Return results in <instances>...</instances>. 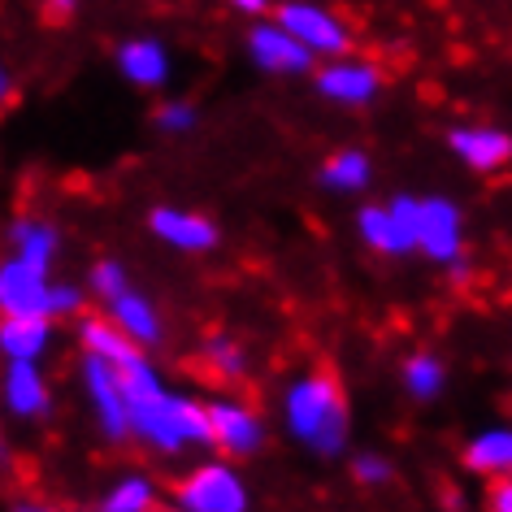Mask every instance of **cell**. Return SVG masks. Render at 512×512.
Returning a JSON list of instances; mask_svg holds the SVG:
<instances>
[{
    "label": "cell",
    "mask_w": 512,
    "mask_h": 512,
    "mask_svg": "<svg viewBox=\"0 0 512 512\" xmlns=\"http://www.w3.org/2000/svg\"><path fill=\"white\" fill-rule=\"evenodd\" d=\"M283 421L291 439L317 456H339L348 447V404L330 374H304L283 395Z\"/></svg>",
    "instance_id": "cell-1"
},
{
    "label": "cell",
    "mask_w": 512,
    "mask_h": 512,
    "mask_svg": "<svg viewBox=\"0 0 512 512\" xmlns=\"http://www.w3.org/2000/svg\"><path fill=\"white\" fill-rule=\"evenodd\" d=\"M131 439L161 456H174L183 447H213V417L209 404H196L174 391H152L131 400Z\"/></svg>",
    "instance_id": "cell-2"
},
{
    "label": "cell",
    "mask_w": 512,
    "mask_h": 512,
    "mask_svg": "<svg viewBox=\"0 0 512 512\" xmlns=\"http://www.w3.org/2000/svg\"><path fill=\"white\" fill-rule=\"evenodd\" d=\"M83 391L87 404L96 413V426L109 443H126L131 439V395L122 387L118 365L105 361V356L83 352Z\"/></svg>",
    "instance_id": "cell-3"
},
{
    "label": "cell",
    "mask_w": 512,
    "mask_h": 512,
    "mask_svg": "<svg viewBox=\"0 0 512 512\" xmlns=\"http://www.w3.org/2000/svg\"><path fill=\"white\" fill-rule=\"evenodd\" d=\"M178 508L183 512H243L248 486L226 460H204L178 482Z\"/></svg>",
    "instance_id": "cell-4"
},
{
    "label": "cell",
    "mask_w": 512,
    "mask_h": 512,
    "mask_svg": "<svg viewBox=\"0 0 512 512\" xmlns=\"http://www.w3.org/2000/svg\"><path fill=\"white\" fill-rule=\"evenodd\" d=\"M361 239L382 256L417 252V196H395L387 204H369L356 217Z\"/></svg>",
    "instance_id": "cell-5"
},
{
    "label": "cell",
    "mask_w": 512,
    "mask_h": 512,
    "mask_svg": "<svg viewBox=\"0 0 512 512\" xmlns=\"http://www.w3.org/2000/svg\"><path fill=\"white\" fill-rule=\"evenodd\" d=\"M278 22H283L291 35H300L317 57H343L352 44L348 22L335 18L322 5H313V0H287V5H278Z\"/></svg>",
    "instance_id": "cell-6"
},
{
    "label": "cell",
    "mask_w": 512,
    "mask_h": 512,
    "mask_svg": "<svg viewBox=\"0 0 512 512\" xmlns=\"http://www.w3.org/2000/svg\"><path fill=\"white\" fill-rule=\"evenodd\" d=\"M248 57L256 70L265 74H309L317 53L309 44L300 40V35H291L283 22H256L252 35H248Z\"/></svg>",
    "instance_id": "cell-7"
},
{
    "label": "cell",
    "mask_w": 512,
    "mask_h": 512,
    "mask_svg": "<svg viewBox=\"0 0 512 512\" xmlns=\"http://www.w3.org/2000/svg\"><path fill=\"white\" fill-rule=\"evenodd\" d=\"M417 252H426L439 265L465 252V217L447 196L417 200Z\"/></svg>",
    "instance_id": "cell-8"
},
{
    "label": "cell",
    "mask_w": 512,
    "mask_h": 512,
    "mask_svg": "<svg viewBox=\"0 0 512 512\" xmlns=\"http://www.w3.org/2000/svg\"><path fill=\"white\" fill-rule=\"evenodd\" d=\"M317 92L335 105L361 109L382 92V70L374 61H356V57H330L322 70H317Z\"/></svg>",
    "instance_id": "cell-9"
},
{
    "label": "cell",
    "mask_w": 512,
    "mask_h": 512,
    "mask_svg": "<svg viewBox=\"0 0 512 512\" xmlns=\"http://www.w3.org/2000/svg\"><path fill=\"white\" fill-rule=\"evenodd\" d=\"M48 291H53V278L40 265L22 261V256H9L0 265V309H5V317H48Z\"/></svg>",
    "instance_id": "cell-10"
},
{
    "label": "cell",
    "mask_w": 512,
    "mask_h": 512,
    "mask_svg": "<svg viewBox=\"0 0 512 512\" xmlns=\"http://www.w3.org/2000/svg\"><path fill=\"white\" fill-rule=\"evenodd\" d=\"M213 417V447L222 456H252L265 443V421L239 400H217L209 404Z\"/></svg>",
    "instance_id": "cell-11"
},
{
    "label": "cell",
    "mask_w": 512,
    "mask_h": 512,
    "mask_svg": "<svg viewBox=\"0 0 512 512\" xmlns=\"http://www.w3.org/2000/svg\"><path fill=\"white\" fill-rule=\"evenodd\" d=\"M447 148L456 152L460 165H469L473 174H495L512 161V135L499 126H456L447 135Z\"/></svg>",
    "instance_id": "cell-12"
},
{
    "label": "cell",
    "mask_w": 512,
    "mask_h": 512,
    "mask_svg": "<svg viewBox=\"0 0 512 512\" xmlns=\"http://www.w3.org/2000/svg\"><path fill=\"white\" fill-rule=\"evenodd\" d=\"M148 226H152V235L165 239L174 252H209V248H217V226L204 213L174 209V204H157V209L148 213Z\"/></svg>",
    "instance_id": "cell-13"
},
{
    "label": "cell",
    "mask_w": 512,
    "mask_h": 512,
    "mask_svg": "<svg viewBox=\"0 0 512 512\" xmlns=\"http://www.w3.org/2000/svg\"><path fill=\"white\" fill-rule=\"evenodd\" d=\"M5 404H9V413L22 417V421H40V417L53 413V391H48V382H44L35 361H9Z\"/></svg>",
    "instance_id": "cell-14"
},
{
    "label": "cell",
    "mask_w": 512,
    "mask_h": 512,
    "mask_svg": "<svg viewBox=\"0 0 512 512\" xmlns=\"http://www.w3.org/2000/svg\"><path fill=\"white\" fill-rule=\"evenodd\" d=\"M105 313L139 343V348H157L161 335H165L161 313L152 309V300L139 296L135 287H126V291H118V296H109V300H105Z\"/></svg>",
    "instance_id": "cell-15"
},
{
    "label": "cell",
    "mask_w": 512,
    "mask_h": 512,
    "mask_svg": "<svg viewBox=\"0 0 512 512\" xmlns=\"http://www.w3.org/2000/svg\"><path fill=\"white\" fill-rule=\"evenodd\" d=\"M118 70H122V79L135 87H161L170 79V53H165L161 40L139 35V40H126L118 48Z\"/></svg>",
    "instance_id": "cell-16"
},
{
    "label": "cell",
    "mask_w": 512,
    "mask_h": 512,
    "mask_svg": "<svg viewBox=\"0 0 512 512\" xmlns=\"http://www.w3.org/2000/svg\"><path fill=\"white\" fill-rule=\"evenodd\" d=\"M53 339V317L35 313V317H5L0 322V348L9 361H40Z\"/></svg>",
    "instance_id": "cell-17"
},
{
    "label": "cell",
    "mask_w": 512,
    "mask_h": 512,
    "mask_svg": "<svg viewBox=\"0 0 512 512\" xmlns=\"http://www.w3.org/2000/svg\"><path fill=\"white\" fill-rule=\"evenodd\" d=\"M465 465L482 478H508L512 473V426H491L465 443Z\"/></svg>",
    "instance_id": "cell-18"
},
{
    "label": "cell",
    "mask_w": 512,
    "mask_h": 512,
    "mask_svg": "<svg viewBox=\"0 0 512 512\" xmlns=\"http://www.w3.org/2000/svg\"><path fill=\"white\" fill-rule=\"evenodd\" d=\"M9 243H14V256H22V261L40 265V270H53L57 248H61V230L53 222H44V217H18V222L9 226Z\"/></svg>",
    "instance_id": "cell-19"
},
{
    "label": "cell",
    "mask_w": 512,
    "mask_h": 512,
    "mask_svg": "<svg viewBox=\"0 0 512 512\" xmlns=\"http://www.w3.org/2000/svg\"><path fill=\"white\" fill-rule=\"evenodd\" d=\"M79 343H83V352L105 356V361H113V365H122V361H131V356L144 352L109 313L105 317H87V322L79 326Z\"/></svg>",
    "instance_id": "cell-20"
},
{
    "label": "cell",
    "mask_w": 512,
    "mask_h": 512,
    "mask_svg": "<svg viewBox=\"0 0 512 512\" xmlns=\"http://www.w3.org/2000/svg\"><path fill=\"white\" fill-rule=\"evenodd\" d=\"M369 178H374V165H369L361 148H343L322 161V187L330 191H365Z\"/></svg>",
    "instance_id": "cell-21"
},
{
    "label": "cell",
    "mask_w": 512,
    "mask_h": 512,
    "mask_svg": "<svg viewBox=\"0 0 512 512\" xmlns=\"http://www.w3.org/2000/svg\"><path fill=\"white\" fill-rule=\"evenodd\" d=\"M152 504H157V482L144 478V473H126L100 499L105 512H148Z\"/></svg>",
    "instance_id": "cell-22"
},
{
    "label": "cell",
    "mask_w": 512,
    "mask_h": 512,
    "mask_svg": "<svg viewBox=\"0 0 512 512\" xmlns=\"http://www.w3.org/2000/svg\"><path fill=\"white\" fill-rule=\"evenodd\" d=\"M400 378H404V391L413 395V400H439V391L447 382V369H443L439 356L417 352V356H408V361H404Z\"/></svg>",
    "instance_id": "cell-23"
},
{
    "label": "cell",
    "mask_w": 512,
    "mask_h": 512,
    "mask_svg": "<svg viewBox=\"0 0 512 512\" xmlns=\"http://www.w3.org/2000/svg\"><path fill=\"white\" fill-rule=\"evenodd\" d=\"M204 361H209L213 374H222V378H243L248 374V356H243V348L235 339H226V335H213L209 343H204Z\"/></svg>",
    "instance_id": "cell-24"
},
{
    "label": "cell",
    "mask_w": 512,
    "mask_h": 512,
    "mask_svg": "<svg viewBox=\"0 0 512 512\" xmlns=\"http://www.w3.org/2000/svg\"><path fill=\"white\" fill-rule=\"evenodd\" d=\"M352 478L365 486V491H378V486H391L395 482V465L387 456H378V452H365V456H356L352 460Z\"/></svg>",
    "instance_id": "cell-25"
},
{
    "label": "cell",
    "mask_w": 512,
    "mask_h": 512,
    "mask_svg": "<svg viewBox=\"0 0 512 512\" xmlns=\"http://www.w3.org/2000/svg\"><path fill=\"white\" fill-rule=\"evenodd\" d=\"M126 287H131V278H126V265H122V261L105 256V261L92 265V291H96L100 300L118 296V291H126Z\"/></svg>",
    "instance_id": "cell-26"
},
{
    "label": "cell",
    "mask_w": 512,
    "mask_h": 512,
    "mask_svg": "<svg viewBox=\"0 0 512 512\" xmlns=\"http://www.w3.org/2000/svg\"><path fill=\"white\" fill-rule=\"evenodd\" d=\"M157 131L161 135H187L196 131V109L187 105V100H170V105L157 109Z\"/></svg>",
    "instance_id": "cell-27"
},
{
    "label": "cell",
    "mask_w": 512,
    "mask_h": 512,
    "mask_svg": "<svg viewBox=\"0 0 512 512\" xmlns=\"http://www.w3.org/2000/svg\"><path fill=\"white\" fill-rule=\"evenodd\" d=\"M83 300L87 296L79 283H53V291H48V317H79Z\"/></svg>",
    "instance_id": "cell-28"
},
{
    "label": "cell",
    "mask_w": 512,
    "mask_h": 512,
    "mask_svg": "<svg viewBox=\"0 0 512 512\" xmlns=\"http://www.w3.org/2000/svg\"><path fill=\"white\" fill-rule=\"evenodd\" d=\"M443 270H447V278H452V283H456V287H465V283H469V278H473V261H469V256H465V252H460V256H452V261H447V265H443Z\"/></svg>",
    "instance_id": "cell-29"
},
{
    "label": "cell",
    "mask_w": 512,
    "mask_h": 512,
    "mask_svg": "<svg viewBox=\"0 0 512 512\" xmlns=\"http://www.w3.org/2000/svg\"><path fill=\"white\" fill-rule=\"evenodd\" d=\"M491 508L495 512H512V473H508V478H495V486H491Z\"/></svg>",
    "instance_id": "cell-30"
},
{
    "label": "cell",
    "mask_w": 512,
    "mask_h": 512,
    "mask_svg": "<svg viewBox=\"0 0 512 512\" xmlns=\"http://www.w3.org/2000/svg\"><path fill=\"white\" fill-rule=\"evenodd\" d=\"M230 9H239V14H248V18H261L265 9H270V0H226Z\"/></svg>",
    "instance_id": "cell-31"
},
{
    "label": "cell",
    "mask_w": 512,
    "mask_h": 512,
    "mask_svg": "<svg viewBox=\"0 0 512 512\" xmlns=\"http://www.w3.org/2000/svg\"><path fill=\"white\" fill-rule=\"evenodd\" d=\"M48 5H53L57 14H70V9H74V0H48Z\"/></svg>",
    "instance_id": "cell-32"
}]
</instances>
